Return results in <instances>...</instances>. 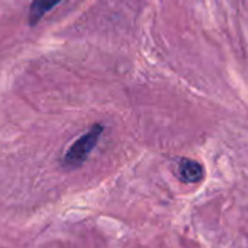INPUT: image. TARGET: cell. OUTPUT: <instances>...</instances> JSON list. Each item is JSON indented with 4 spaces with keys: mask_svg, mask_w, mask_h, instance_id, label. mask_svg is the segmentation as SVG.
Segmentation results:
<instances>
[{
    "mask_svg": "<svg viewBox=\"0 0 248 248\" xmlns=\"http://www.w3.org/2000/svg\"><path fill=\"white\" fill-rule=\"evenodd\" d=\"M102 132H104L102 124H93L88 133L80 136L69 148V151H67V154L64 155V159H63L64 167H67V168H78V167H80L88 159V156L92 152V149L96 146Z\"/></svg>",
    "mask_w": 248,
    "mask_h": 248,
    "instance_id": "1",
    "label": "cell"
},
{
    "mask_svg": "<svg viewBox=\"0 0 248 248\" xmlns=\"http://www.w3.org/2000/svg\"><path fill=\"white\" fill-rule=\"evenodd\" d=\"M63 0H32L30 8V18L28 22L31 27H35L51 9H54Z\"/></svg>",
    "mask_w": 248,
    "mask_h": 248,
    "instance_id": "2",
    "label": "cell"
},
{
    "mask_svg": "<svg viewBox=\"0 0 248 248\" xmlns=\"http://www.w3.org/2000/svg\"><path fill=\"white\" fill-rule=\"evenodd\" d=\"M178 175L184 183H197L203 178V168L196 161L181 159L178 165Z\"/></svg>",
    "mask_w": 248,
    "mask_h": 248,
    "instance_id": "3",
    "label": "cell"
}]
</instances>
